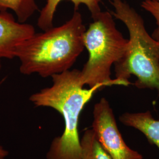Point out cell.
I'll list each match as a JSON object with an SVG mask.
<instances>
[{"instance_id":"1","label":"cell","mask_w":159,"mask_h":159,"mask_svg":"<svg viewBox=\"0 0 159 159\" xmlns=\"http://www.w3.org/2000/svg\"><path fill=\"white\" fill-rule=\"evenodd\" d=\"M85 30L81 14L74 11L63 25L35 33L14 51L20 73L47 78L70 70L85 48Z\"/></svg>"},{"instance_id":"2","label":"cell","mask_w":159,"mask_h":159,"mask_svg":"<svg viewBox=\"0 0 159 159\" xmlns=\"http://www.w3.org/2000/svg\"><path fill=\"white\" fill-rule=\"evenodd\" d=\"M52 85L30 97L36 107L53 108L63 116L64 130L61 136L52 141L47 159H81V148L79 134L81 113L97 91L106 86L98 84L84 89L80 70L74 69L51 77Z\"/></svg>"},{"instance_id":"3","label":"cell","mask_w":159,"mask_h":159,"mask_svg":"<svg viewBox=\"0 0 159 159\" xmlns=\"http://www.w3.org/2000/svg\"><path fill=\"white\" fill-rule=\"evenodd\" d=\"M113 17L125 24L130 38L125 54L114 64L116 79L127 84L132 75L139 89L156 90L159 96V41L148 33L142 17L124 0H110Z\"/></svg>"},{"instance_id":"4","label":"cell","mask_w":159,"mask_h":159,"mask_svg":"<svg viewBox=\"0 0 159 159\" xmlns=\"http://www.w3.org/2000/svg\"><path fill=\"white\" fill-rule=\"evenodd\" d=\"M92 19L84 34L89 58L80 70L83 84L89 88L98 84L128 86L121 80L112 79L111 69L125 54L129 40L117 29L111 12L102 11Z\"/></svg>"},{"instance_id":"5","label":"cell","mask_w":159,"mask_h":159,"mask_svg":"<svg viewBox=\"0 0 159 159\" xmlns=\"http://www.w3.org/2000/svg\"><path fill=\"white\" fill-rule=\"evenodd\" d=\"M92 129L112 159H143L142 154L129 148L117 127L108 100L102 98L94 106Z\"/></svg>"},{"instance_id":"6","label":"cell","mask_w":159,"mask_h":159,"mask_svg":"<svg viewBox=\"0 0 159 159\" xmlns=\"http://www.w3.org/2000/svg\"><path fill=\"white\" fill-rule=\"evenodd\" d=\"M35 33L33 25L18 22L8 11L0 12V58H14L17 47Z\"/></svg>"},{"instance_id":"7","label":"cell","mask_w":159,"mask_h":159,"mask_svg":"<svg viewBox=\"0 0 159 159\" xmlns=\"http://www.w3.org/2000/svg\"><path fill=\"white\" fill-rule=\"evenodd\" d=\"M120 121L127 127L140 131L148 143L159 150V120L153 117L150 111L139 113H125L119 117Z\"/></svg>"},{"instance_id":"8","label":"cell","mask_w":159,"mask_h":159,"mask_svg":"<svg viewBox=\"0 0 159 159\" xmlns=\"http://www.w3.org/2000/svg\"><path fill=\"white\" fill-rule=\"evenodd\" d=\"M64 0H47L46 5L40 11L37 25L43 31L51 29L53 26L54 14L59 4ZM74 5V11H77L80 5H84L91 14V18L102 11L100 4L102 0H68Z\"/></svg>"},{"instance_id":"9","label":"cell","mask_w":159,"mask_h":159,"mask_svg":"<svg viewBox=\"0 0 159 159\" xmlns=\"http://www.w3.org/2000/svg\"><path fill=\"white\" fill-rule=\"evenodd\" d=\"M81 159H112L97 139L92 129L85 130L80 139Z\"/></svg>"},{"instance_id":"10","label":"cell","mask_w":159,"mask_h":159,"mask_svg":"<svg viewBox=\"0 0 159 159\" xmlns=\"http://www.w3.org/2000/svg\"><path fill=\"white\" fill-rule=\"evenodd\" d=\"M37 0H0V12H14L18 21L25 23L39 10Z\"/></svg>"},{"instance_id":"11","label":"cell","mask_w":159,"mask_h":159,"mask_svg":"<svg viewBox=\"0 0 159 159\" xmlns=\"http://www.w3.org/2000/svg\"><path fill=\"white\" fill-rule=\"evenodd\" d=\"M141 7L154 17L157 27L154 29L152 36L155 40L159 41V2L144 0L141 4Z\"/></svg>"},{"instance_id":"12","label":"cell","mask_w":159,"mask_h":159,"mask_svg":"<svg viewBox=\"0 0 159 159\" xmlns=\"http://www.w3.org/2000/svg\"><path fill=\"white\" fill-rule=\"evenodd\" d=\"M8 155V152L0 144V159H5Z\"/></svg>"},{"instance_id":"13","label":"cell","mask_w":159,"mask_h":159,"mask_svg":"<svg viewBox=\"0 0 159 159\" xmlns=\"http://www.w3.org/2000/svg\"><path fill=\"white\" fill-rule=\"evenodd\" d=\"M148 1H157V2H159V0H148Z\"/></svg>"},{"instance_id":"14","label":"cell","mask_w":159,"mask_h":159,"mask_svg":"<svg viewBox=\"0 0 159 159\" xmlns=\"http://www.w3.org/2000/svg\"><path fill=\"white\" fill-rule=\"evenodd\" d=\"M1 68V58H0V70Z\"/></svg>"}]
</instances>
